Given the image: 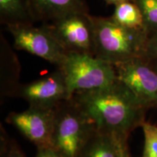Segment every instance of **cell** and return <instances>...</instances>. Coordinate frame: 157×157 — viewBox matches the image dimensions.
Returning <instances> with one entry per match:
<instances>
[{
	"label": "cell",
	"mask_w": 157,
	"mask_h": 157,
	"mask_svg": "<svg viewBox=\"0 0 157 157\" xmlns=\"http://www.w3.org/2000/svg\"><path fill=\"white\" fill-rule=\"evenodd\" d=\"M71 98L93 121L98 130L124 140L142 126L148 110L118 78L107 87L76 93Z\"/></svg>",
	"instance_id": "cell-1"
},
{
	"label": "cell",
	"mask_w": 157,
	"mask_h": 157,
	"mask_svg": "<svg viewBox=\"0 0 157 157\" xmlns=\"http://www.w3.org/2000/svg\"><path fill=\"white\" fill-rule=\"evenodd\" d=\"M93 29L94 56L114 65L144 56L149 37L146 31L127 28L111 17L90 15Z\"/></svg>",
	"instance_id": "cell-2"
},
{
	"label": "cell",
	"mask_w": 157,
	"mask_h": 157,
	"mask_svg": "<svg viewBox=\"0 0 157 157\" xmlns=\"http://www.w3.org/2000/svg\"><path fill=\"white\" fill-rule=\"evenodd\" d=\"M97 131L95 123L72 98L55 109L52 143L64 157H78Z\"/></svg>",
	"instance_id": "cell-3"
},
{
	"label": "cell",
	"mask_w": 157,
	"mask_h": 157,
	"mask_svg": "<svg viewBox=\"0 0 157 157\" xmlns=\"http://www.w3.org/2000/svg\"><path fill=\"white\" fill-rule=\"evenodd\" d=\"M70 98L80 92L99 90L117 79L114 66L88 54L68 53L60 68Z\"/></svg>",
	"instance_id": "cell-4"
},
{
	"label": "cell",
	"mask_w": 157,
	"mask_h": 157,
	"mask_svg": "<svg viewBox=\"0 0 157 157\" xmlns=\"http://www.w3.org/2000/svg\"><path fill=\"white\" fill-rule=\"evenodd\" d=\"M13 39L14 48L44 59L60 68L68 53L59 44L46 25L36 27L33 23L6 25Z\"/></svg>",
	"instance_id": "cell-5"
},
{
	"label": "cell",
	"mask_w": 157,
	"mask_h": 157,
	"mask_svg": "<svg viewBox=\"0 0 157 157\" xmlns=\"http://www.w3.org/2000/svg\"><path fill=\"white\" fill-rule=\"evenodd\" d=\"M117 77L147 109L157 108V71L143 56L114 65Z\"/></svg>",
	"instance_id": "cell-6"
},
{
	"label": "cell",
	"mask_w": 157,
	"mask_h": 157,
	"mask_svg": "<svg viewBox=\"0 0 157 157\" xmlns=\"http://www.w3.org/2000/svg\"><path fill=\"white\" fill-rule=\"evenodd\" d=\"M67 53L94 56V36L89 13H73L43 23Z\"/></svg>",
	"instance_id": "cell-7"
},
{
	"label": "cell",
	"mask_w": 157,
	"mask_h": 157,
	"mask_svg": "<svg viewBox=\"0 0 157 157\" xmlns=\"http://www.w3.org/2000/svg\"><path fill=\"white\" fill-rule=\"evenodd\" d=\"M10 96L23 98L29 106L46 109H56L61 102L70 98L64 74L58 68L36 81L19 84Z\"/></svg>",
	"instance_id": "cell-8"
},
{
	"label": "cell",
	"mask_w": 157,
	"mask_h": 157,
	"mask_svg": "<svg viewBox=\"0 0 157 157\" xmlns=\"http://www.w3.org/2000/svg\"><path fill=\"white\" fill-rule=\"evenodd\" d=\"M5 121L18 129L36 148L53 147L55 109L29 106L21 112L10 113Z\"/></svg>",
	"instance_id": "cell-9"
},
{
	"label": "cell",
	"mask_w": 157,
	"mask_h": 157,
	"mask_svg": "<svg viewBox=\"0 0 157 157\" xmlns=\"http://www.w3.org/2000/svg\"><path fill=\"white\" fill-rule=\"evenodd\" d=\"M34 22L50 23L73 13H89L86 0H24Z\"/></svg>",
	"instance_id": "cell-10"
},
{
	"label": "cell",
	"mask_w": 157,
	"mask_h": 157,
	"mask_svg": "<svg viewBox=\"0 0 157 157\" xmlns=\"http://www.w3.org/2000/svg\"><path fill=\"white\" fill-rule=\"evenodd\" d=\"M127 148V140L97 129L78 157H122Z\"/></svg>",
	"instance_id": "cell-11"
},
{
	"label": "cell",
	"mask_w": 157,
	"mask_h": 157,
	"mask_svg": "<svg viewBox=\"0 0 157 157\" xmlns=\"http://www.w3.org/2000/svg\"><path fill=\"white\" fill-rule=\"evenodd\" d=\"M111 17L115 22L127 28L147 31L142 13L133 1L123 2L114 5V11Z\"/></svg>",
	"instance_id": "cell-12"
},
{
	"label": "cell",
	"mask_w": 157,
	"mask_h": 157,
	"mask_svg": "<svg viewBox=\"0 0 157 157\" xmlns=\"http://www.w3.org/2000/svg\"><path fill=\"white\" fill-rule=\"evenodd\" d=\"M0 20L5 25L34 23L24 0H0Z\"/></svg>",
	"instance_id": "cell-13"
},
{
	"label": "cell",
	"mask_w": 157,
	"mask_h": 157,
	"mask_svg": "<svg viewBox=\"0 0 157 157\" xmlns=\"http://www.w3.org/2000/svg\"><path fill=\"white\" fill-rule=\"evenodd\" d=\"M140 8L146 30L151 34L157 31V0H133Z\"/></svg>",
	"instance_id": "cell-14"
},
{
	"label": "cell",
	"mask_w": 157,
	"mask_h": 157,
	"mask_svg": "<svg viewBox=\"0 0 157 157\" xmlns=\"http://www.w3.org/2000/svg\"><path fill=\"white\" fill-rule=\"evenodd\" d=\"M141 127L144 135L142 157H157V126L145 121Z\"/></svg>",
	"instance_id": "cell-15"
},
{
	"label": "cell",
	"mask_w": 157,
	"mask_h": 157,
	"mask_svg": "<svg viewBox=\"0 0 157 157\" xmlns=\"http://www.w3.org/2000/svg\"><path fill=\"white\" fill-rule=\"evenodd\" d=\"M3 129L2 127L0 157H25L17 143L15 140H11Z\"/></svg>",
	"instance_id": "cell-16"
},
{
	"label": "cell",
	"mask_w": 157,
	"mask_h": 157,
	"mask_svg": "<svg viewBox=\"0 0 157 157\" xmlns=\"http://www.w3.org/2000/svg\"><path fill=\"white\" fill-rule=\"evenodd\" d=\"M143 57L149 60L157 59V31L149 36Z\"/></svg>",
	"instance_id": "cell-17"
},
{
	"label": "cell",
	"mask_w": 157,
	"mask_h": 157,
	"mask_svg": "<svg viewBox=\"0 0 157 157\" xmlns=\"http://www.w3.org/2000/svg\"><path fill=\"white\" fill-rule=\"evenodd\" d=\"M35 157H64L54 147H42L37 148Z\"/></svg>",
	"instance_id": "cell-18"
},
{
	"label": "cell",
	"mask_w": 157,
	"mask_h": 157,
	"mask_svg": "<svg viewBox=\"0 0 157 157\" xmlns=\"http://www.w3.org/2000/svg\"><path fill=\"white\" fill-rule=\"evenodd\" d=\"M107 4L109 5H116L117 4L123 2H127V1H133V0H104ZM134 2V1H133Z\"/></svg>",
	"instance_id": "cell-19"
},
{
	"label": "cell",
	"mask_w": 157,
	"mask_h": 157,
	"mask_svg": "<svg viewBox=\"0 0 157 157\" xmlns=\"http://www.w3.org/2000/svg\"><path fill=\"white\" fill-rule=\"evenodd\" d=\"M122 157H132L130 155V153H129V148H127L125 149L124 152L123 154V156Z\"/></svg>",
	"instance_id": "cell-20"
},
{
	"label": "cell",
	"mask_w": 157,
	"mask_h": 157,
	"mask_svg": "<svg viewBox=\"0 0 157 157\" xmlns=\"http://www.w3.org/2000/svg\"><path fill=\"white\" fill-rule=\"evenodd\" d=\"M150 61L151 62V64L153 65V66H154V68L156 70V71H157V59L156 60H150Z\"/></svg>",
	"instance_id": "cell-21"
}]
</instances>
